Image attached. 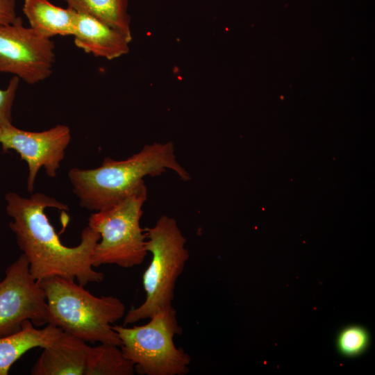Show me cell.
<instances>
[{
  "label": "cell",
  "mask_w": 375,
  "mask_h": 375,
  "mask_svg": "<svg viewBox=\"0 0 375 375\" xmlns=\"http://www.w3.org/2000/svg\"><path fill=\"white\" fill-rule=\"evenodd\" d=\"M120 347L99 343L96 347L64 332L43 348L34 363L32 375H133V363Z\"/></svg>",
  "instance_id": "obj_7"
},
{
  "label": "cell",
  "mask_w": 375,
  "mask_h": 375,
  "mask_svg": "<svg viewBox=\"0 0 375 375\" xmlns=\"http://www.w3.org/2000/svg\"><path fill=\"white\" fill-rule=\"evenodd\" d=\"M38 283L46 296L48 324L87 342L121 347L112 325L126 314L125 305L119 299L94 296L72 278L52 276Z\"/></svg>",
  "instance_id": "obj_3"
},
{
  "label": "cell",
  "mask_w": 375,
  "mask_h": 375,
  "mask_svg": "<svg viewBox=\"0 0 375 375\" xmlns=\"http://www.w3.org/2000/svg\"><path fill=\"white\" fill-rule=\"evenodd\" d=\"M72 36L78 48L109 60L128 53L131 42L124 34L96 17L79 12Z\"/></svg>",
  "instance_id": "obj_11"
},
{
  "label": "cell",
  "mask_w": 375,
  "mask_h": 375,
  "mask_svg": "<svg viewBox=\"0 0 375 375\" xmlns=\"http://www.w3.org/2000/svg\"><path fill=\"white\" fill-rule=\"evenodd\" d=\"M167 169L174 171L183 181L190 174L178 163L172 142L146 144L125 160L110 157L94 169L72 168L68 178L81 207L99 211L119 202L144 183L149 176H160Z\"/></svg>",
  "instance_id": "obj_2"
},
{
  "label": "cell",
  "mask_w": 375,
  "mask_h": 375,
  "mask_svg": "<svg viewBox=\"0 0 375 375\" xmlns=\"http://www.w3.org/2000/svg\"><path fill=\"white\" fill-rule=\"evenodd\" d=\"M144 232L146 248L151 254L142 275L146 298L141 305L126 312L124 326L149 319L160 309L172 306L177 279L190 257L187 240L174 218L162 215Z\"/></svg>",
  "instance_id": "obj_4"
},
{
  "label": "cell",
  "mask_w": 375,
  "mask_h": 375,
  "mask_svg": "<svg viewBox=\"0 0 375 375\" xmlns=\"http://www.w3.org/2000/svg\"><path fill=\"white\" fill-rule=\"evenodd\" d=\"M370 343L367 330L360 325H349L343 328L336 338V348L340 355L353 358L362 354Z\"/></svg>",
  "instance_id": "obj_15"
},
{
  "label": "cell",
  "mask_w": 375,
  "mask_h": 375,
  "mask_svg": "<svg viewBox=\"0 0 375 375\" xmlns=\"http://www.w3.org/2000/svg\"><path fill=\"white\" fill-rule=\"evenodd\" d=\"M55 44L19 17L0 24V72L10 73L30 85L49 78L55 62Z\"/></svg>",
  "instance_id": "obj_9"
},
{
  "label": "cell",
  "mask_w": 375,
  "mask_h": 375,
  "mask_svg": "<svg viewBox=\"0 0 375 375\" xmlns=\"http://www.w3.org/2000/svg\"><path fill=\"white\" fill-rule=\"evenodd\" d=\"M69 128L58 124L48 130L33 132L12 124L0 126V144L3 152L15 150L27 162V190L32 192L39 169L44 167L49 177H55L71 141Z\"/></svg>",
  "instance_id": "obj_10"
},
{
  "label": "cell",
  "mask_w": 375,
  "mask_h": 375,
  "mask_svg": "<svg viewBox=\"0 0 375 375\" xmlns=\"http://www.w3.org/2000/svg\"><path fill=\"white\" fill-rule=\"evenodd\" d=\"M6 212L12 219L10 228L26 257L31 274L38 281L52 276L72 278L83 286L100 283L104 275L94 269L92 256L100 235L88 225L75 247L62 244L45 213L47 208L68 210V206L43 193L24 198L15 192L6 195Z\"/></svg>",
  "instance_id": "obj_1"
},
{
  "label": "cell",
  "mask_w": 375,
  "mask_h": 375,
  "mask_svg": "<svg viewBox=\"0 0 375 375\" xmlns=\"http://www.w3.org/2000/svg\"><path fill=\"white\" fill-rule=\"evenodd\" d=\"M19 18L16 15V0H0V24H12Z\"/></svg>",
  "instance_id": "obj_17"
},
{
  "label": "cell",
  "mask_w": 375,
  "mask_h": 375,
  "mask_svg": "<svg viewBox=\"0 0 375 375\" xmlns=\"http://www.w3.org/2000/svg\"><path fill=\"white\" fill-rule=\"evenodd\" d=\"M23 12L30 27L51 38L56 35H73L77 12L53 5L49 0H24Z\"/></svg>",
  "instance_id": "obj_13"
},
{
  "label": "cell",
  "mask_w": 375,
  "mask_h": 375,
  "mask_svg": "<svg viewBox=\"0 0 375 375\" xmlns=\"http://www.w3.org/2000/svg\"><path fill=\"white\" fill-rule=\"evenodd\" d=\"M147 198L144 182L119 202L90 215L88 226L100 235L92 256L94 267L109 264L131 268L143 262L148 252L140 218Z\"/></svg>",
  "instance_id": "obj_5"
},
{
  "label": "cell",
  "mask_w": 375,
  "mask_h": 375,
  "mask_svg": "<svg viewBox=\"0 0 375 375\" xmlns=\"http://www.w3.org/2000/svg\"><path fill=\"white\" fill-rule=\"evenodd\" d=\"M124 355L140 375H185L190 372V357L176 347L174 338L182 333L176 311L169 306L157 311L144 325L112 326Z\"/></svg>",
  "instance_id": "obj_6"
},
{
  "label": "cell",
  "mask_w": 375,
  "mask_h": 375,
  "mask_svg": "<svg viewBox=\"0 0 375 375\" xmlns=\"http://www.w3.org/2000/svg\"><path fill=\"white\" fill-rule=\"evenodd\" d=\"M19 78L14 76L5 90L0 89V126L12 125V108Z\"/></svg>",
  "instance_id": "obj_16"
},
{
  "label": "cell",
  "mask_w": 375,
  "mask_h": 375,
  "mask_svg": "<svg viewBox=\"0 0 375 375\" xmlns=\"http://www.w3.org/2000/svg\"><path fill=\"white\" fill-rule=\"evenodd\" d=\"M63 1L76 12L96 17L132 40L128 0Z\"/></svg>",
  "instance_id": "obj_14"
},
{
  "label": "cell",
  "mask_w": 375,
  "mask_h": 375,
  "mask_svg": "<svg viewBox=\"0 0 375 375\" xmlns=\"http://www.w3.org/2000/svg\"><path fill=\"white\" fill-rule=\"evenodd\" d=\"M63 331L51 324L44 328H35L27 320L22 329L13 334L0 337V375L8 374L12 365L29 350L45 348L53 343Z\"/></svg>",
  "instance_id": "obj_12"
},
{
  "label": "cell",
  "mask_w": 375,
  "mask_h": 375,
  "mask_svg": "<svg viewBox=\"0 0 375 375\" xmlns=\"http://www.w3.org/2000/svg\"><path fill=\"white\" fill-rule=\"evenodd\" d=\"M27 320L36 327L47 325L49 310L44 291L22 253L0 281V337L19 331Z\"/></svg>",
  "instance_id": "obj_8"
}]
</instances>
